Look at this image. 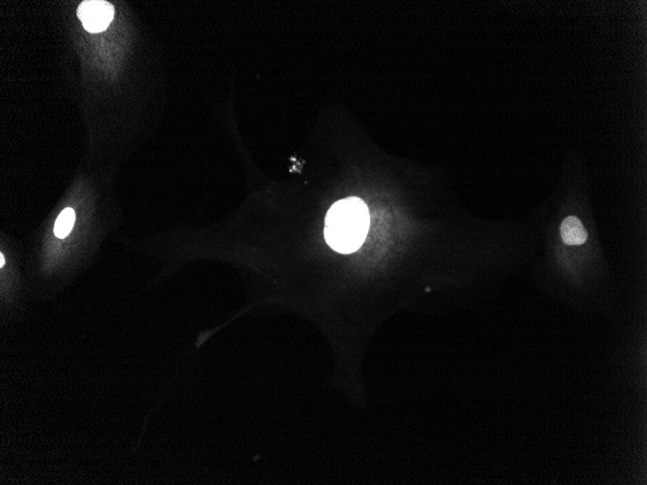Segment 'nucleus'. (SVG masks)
Returning <instances> with one entry per match:
<instances>
[{
    "label": "nucleus",
    "instance_id": "obj_1",
    "mask_svg": "<svg viewBox=\"0 0 647 485\" xmlns=\"http://www.w3.org/2000/svg\"><path fill=\"white\" fill-rule=\"evenodd\" d=\"M369 224V210L364 200L356 197L340 200L327 214L325 238L337 252L353 253L361 247Z\"/></svg>",
    "mask_w": 647,
    "mask_h": 485
},
{
    "label": "nucleus",
    "instance_id": "obj_2",
    "mask_svg": "<svg viewBox=\"0 0 647 485\" xmlns=\"http://www.w3.org/2000/svg\"><path fill=\"white\" fill-rule=\"evenodd\" d=\"M77 16L88 32H102L113 21L115 7L104 0H86L79 6Z\"/></svg>",
    "mask_w": 647,
    "mask_h": 485
},
{
    "label": "nucleus",
    "instance_id": "obj_3",
    "mask_svg": "<svg viewBox=\"0 0 647 485\" xmlns=\"http://www.w3.org/2000/svg\"><path fill=\"white\" fill-rule=\"evenodd\" d=\"M560 232L563 241L568 245H582L587 240V232L582 221L576 217L566 218L562 222Z\"/></svg>",
    "mask_w": 647,
    "mask_h": 485
},
{
    "label": "nucleus",
    "instance_id": "obj_4",
    "mask_svg": "<svg viewBox=\"0 0 647 485\" xmlns=\"http://www.w3.org/2000/svg\"><path fill=\"white\" fill-rule=\"evenodd\" d=\"M75 219L76 214L74 210L70 207L65 208L62 212H60V217H58L57 221H55V228H53L55 235H57L58 238H64L67 237L71 233V231H72Z\"/></svg>",
    "mask_w": 647,
    "mask_h": 485
},
{
    "label": "nucleus",
    "instance_id": "obj_5",
    "mask_svg": "<svg viewBox=\"0 0 647 485\" xmlns=\"http://www.w3.org/2000/svg\"><path fill=\"white\" fill-rule=\"evenodd\" d=\"M4 265H5V258H4V254H1V255H0V266H1V268H4Z\"/></svg>",
    "mask_w": 647,
    "mask_h": 485
}]
</instances>
